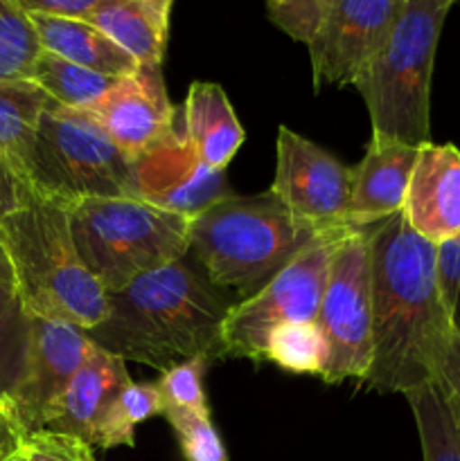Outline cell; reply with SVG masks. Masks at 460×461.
<instances>
[{
  "mask_svg": "<svg viewBox=\"0 0 460 461\" xmlns=\"http://www.w3.org/2000/svg\"><path fill=\"white\" fill-rule=\"evenodd\" d=\"M93 347L75 324L25 315L21 358L5 394L27 435L39 430L50 405L70 385Z\"/></svg>",
  "mask_w": 460,
  "mask_h": 461,
  "instance_id": "11",
  "label": "cell"
},
{
  "mask_svg": "<svg viewBox=\"0 0 460 461\" xmlns=\"http://www.w3.org/2000/svg\"><path fill=\"white\" fill-rule=\"evenodd\" d=\"M325 358L327 349L316 322L280 324L271 329L262 356V360L275 363L287 372L311 374V376H323Z\"/></svg>",
  "mask_w": 460,
  "mask_h": 461,
  "instance_id": "26",
  "label": "cell"
},
{
  "mask_svg": "<svg viewBox=\"0 0 460 461\" xmlns=\"http://www.w3.org/2000/svg\"><path fill=\"white\" fill-rule=\"evenodd\" d=\"M458 0H406L397 25L354 79L368 106L373 140L422 147L431 142V77L437 43Z\"/></svg>",
  "mask_w": 460,
  "mask_h": 461,
  "instance_id": "4",
  "label": "cell"
},
{
  "mask_svg": "<svg viewBox=\"0 0 460 461\" xmlns=\"http://www.w3.org/2000/svg\"><path fill=\"white\" fill-rule=\"evenodd\" d=\"M131 171L138 198L179 214L197 216L233 196L224 171L203 165L185 140L180 111L176 129L156 147L131 160Z\"/></svg>",
  "mask_w": 460,
  "mask_h": 461,
  "instance_id": "13",
  "label": "cell"
},
{
  "mask_svg": "<svg viewBox=\"0 0 460 461\" xmlns=\"http://www.w3.org/2000/svg\"><path fill=\"white\" fill-rule=\"evenodd\" d=\"M7 257H5V250H3V243H0V268H7Z\"/></svg>",
  "mask_w": 460,
  "mask_h": 461,
  "instance_id": "39",
  "label": "cell"
},
{
  "mask_svg": "<svg viewBox=\"0 0 460 461\" xmlns=\"http://www.w3.org/2000/svg\"><path fill=\"white\" fill-rule=\"evenodd\" d=\"M41 52L30 14L16 0H0V81L30 79Z\"/></svg>",
  "mask_w": 460,
  "mask_h": 461,
  "instance_id": "25",
  "label": "cell"
},
{
  "mask_svg": "<svg viewBox=\"0 0 460 461\" xmlns=\"http://www.w3.org/2000/svg\"><path fill=\"white\" fill-rule=\"evenodd\" d=\"M27 14L88 21L99 0H16Z\"/></svg>",
  "mask_w": 460,
  "mask_h": 461,
  "instance_id": "34",
  "label": "cell"
},
{
  "mask_svg": "<svg viewBox=\"0 0 460 461\" xmlns=\"http://www.w3.org/2000/svg\"><path fill=\"white\" fill-rule=\"evenodd\" d=\"M401 214L436 246L460 237V151L454 144L419 147Z\"/></svg>",
  "mask_w": 460,
  "mask_h": 461,
  "instance_id": "15",
  "label": "cell"
},
{
  "mask_svg": "<svg viewBox=\"0 0 460 461\" xmlns=\"http://www.w3.org/2000/svg\"><path fill=\"white\" fill-rule=\"evenodd\" d=\"M162 417L174 428L185 461H228V453L210 419V410L167 408Z\"/></svg>",
  "mask_w": 460,
  "mask_h": 461,
  "instance_id": "27",
  "label": "cell"
},
{
  "mask_svg": "<svg viewBox=\"0 0 460 461\" xmlns=\"http://www.w3.org/2000/svg\"><path fill=\"white\" fill-rule=\"evenodd\" d=\"M129 381L124 360L95 345L70 385L50 405L39 430L77 437L93 448L104 410Z\"/></svg>",
  "mask_w": 460,
  "mask_h": 461,
  "instance_id": "16",
  "label": "cell"
},
{
  "mask_svg": "<svg viewBox=\"0 0 460 461\" xmlns=\"http://www.w3.org/2000/svg\"><path fill=\"white\" fill-rule=\"evenodd\" d=\"M406 0H334L311 39L314 86H352L397 25Z\"/></svg>",
  "mask_w": 460,
  "mask_h": 461,
  "instance_id": "12",
  "label": "cell"
},
{
  "mask_svg": "<svg viewBox=\"0 0 460 461\" xmlns=\"http://www.w3.org/2000/svg\"><path fill=\"white\" fill-rule=\"evenodd\" d=\"M347 230L350 228L318 232L264 286L257 288L242 304L230 306L221 327L224 356L262 363L271 329L280 324L316 322L327 284L329 261Z\"/></svg>",
  "mask_w": 460,
  "mask_h": 461,
  "instance_id": "8",
  "label": "cell"
},
{
  "mask_svg": "<svg viewBox=\"0 0 460 461\" xmlns=\"http://www.w3.org/2000/svg\"><path fill=\"white\" fill-rule=\"evenodd\" d=\"M212 360L207 358H192L162 372L156 385L165 410H210L206 401V390H203V376H206V369Z\"/></svg>",
  "mask_w": 460,
  "mask_h": 461,
  "instance_id": "29",
  "label": "cell"
},
{
  "mask_svg": "<svg viewBox=\"0 0 460 461\" xmlns=\"http://www.w3.org/2000/svg\"><path fill=\"white\" fill-rule=\"evenodd\" d=\"M70 205L32 192L0 230L14 291L25 315L95 329L108 313V295L77 252Z\"/></svg>",
  "mask_w": 460,
  "mask_h": 461,
  "instance_id": "3",
  "label": "cell"
},
{
  "mask_svg": "<svg viewBox=\"0 0 460 461\" xmlns=\"http://www.w3.org/2000/svg\"><path fill=\"white\" fill-rule=\"evenodd\" d=\"M140 5L149 9L156 18H161L165 25H170V16H171V7H174V0H138Z\"/></svg>",
  "mask_w": 460,
  "mask_h": 461,
  "instance_id": "37",
  "label": "cell"
},
{
  "mask_svg": "<svg viewBox=\"0 0 460 461\" xmlns=\"http://www.w3.org/2000/svg\"><path fill=\"white\" fill-rule=\"evenodd\" d=\"M23 338H25V313L21 309L16 291H14L12 273L7 268H0V383L5 390V372L3 358L7 365V387L16 372L18 358H21ZM7 392V390H5Z\"/></svg>",
  "mask_w": 460,
  "mask_h": 461,
  "instance_id": "28",
  "label": "cell"
},
{
  "mask_svg": "<svg viewBox=\"0 0 460 461\" xmlns=\"http://www.w3.org/2000/svg\"><path fill=\"white\" fill-rule=\"evenodd\" d=\"M41 45L45 52H52L66 61L108 77H129L140 68V63L129 52L113 43L93 23L77 18H57L30 14Z\"/></svg>",
  "mask_w": 460,
  "mask_h": 461,
  "instance_id": "19",
  "label": "cell"
},
{
  "mask_svg": "<svg viewBox=\"0 0 460 461\" xmlns=\"http://www.w3.org/2000/svg\"><path fill=\"white\" fill-rule=\"evenodd\" d=\"M77 252L99 286L117 293L189 252L192 216L143 198H84L68 212Z\"/></svg>",
  "mask_w": 460,
  "mask_h": 461,
  "instance_id": "6",
  "label": "cell"
},
{
  "mask_svg": "<svg viewBox=\"0 0 460 461\" xmlns=\"http://www.w3.org/2000/svg\"><path fill=\"white\" fill-rule=\"evenodd\" d=\"M88 111L129 160L162 142L179 122L161 66H140L133 75L120 77Z\"/></svg>",
  "mask_w": 460,
  "mask_h": 461,
  "instance_id": "14",
  "label": "cell"
},
{
  "mask_svg": "<svg viewBox=\"0 0 460 461\" xmlns=\"http://www.w3.org/2000/svg\"><path fill=\"white\" fill-rule=\"evenodd\" d=\"M445 392V390H442ZM445 399H446V403H449V410H451V417H454V426H455V435H458V444H460V405L455 403L454 399H451V396H446L445 394Z\"/></svg>",
  "mask_w": 460,
  "mask_h": 461,
  "instance_id": "38",
  "label": "cell"
},
{
  "mask_svg": "<svg viewBox=\"0 0 460 461\" xmlns=\"http://www.w3.org/2000/svg\"><path fill=\"white\" fill-rule=\"evenodd\" d=\"M436 270L445 309L455 331H460V237L437 246Z\"/></svg>",
  "mask_w": 460,
  "mask_h": 461,
  "instance_id": "32",
  "label": "cell"
},
{
  "mask_svg": "<svg viewBox=\"0 0 460 461\" xmlns=\"http://www.w3.org/2000/svg\"><path fill=\"white\" fill-rule=\"evenodd\" d=\"M165 403L156 383L129 381L104 410L95 430L93 448H133L135 428L152 417H162Z\"/></svg>",
  "mask_w": 460,
  "mask_h": 461,
  "instance_id": "22",
  "label": "cell"
},
{
  "mask_svg": "<svg viewBox=\"0 0 460 461\" xmlns=\"http://www.w3.org/2000/svg\"><path fill=\"white\" fill-rule=\"evenodd\" d=\"M14 461H23V455H21V457H16V459H14Z\"/></svg>",
  "mask_w": 460,
  "mask_h": 461,
  "instance_id": "41",
  "label": "cell"
},
{
  "mask_svg": "<svg viewBox=\"0 0 460 461\" xmlns=\"http://www.w3.org/2000/svg\"><path fill=\"white\" fill-rule=\"evenodd\" d=\"M23 461H95L86 441L59 432H30L23 448Z\"/></svg>",
  "mask_w": 460,
  "mask_h": 461,
  "instance_id": "31",
  "label": "cell"
},
{
  "mask_svg": "<svg viewBox=\"0 0 460 461\" xmlns=\"http://www.w3.org/2000/svg\"><path fill=\"white\" fill-rule=\"evenodd\" d=\"M30 189L57 201L138 198L131 160L90 111L52 104L36 131Z\"/></svg>",
  "mask_w": 460,
  "mask_h": 461,
  "instance_id": "7",
  "label": "cell"
},
{
  "mask_svg": "<svg viewBox=\"0 0 460 461\" xmlns=\"http://www.w3.org/2000/svg\"><path fill=\"white\" fill-rule=\"evenodd\" d=\"M179 111L183 135L198 160L210 169L225 171L244 144V129L224 88L212 81H194Z\"/></svg>",
  "mask_w": 460,
  "mask_h": 461,
  "instance_id": "18",
  "label": "cell"
},
{
  "mask_svg": "<svg viewBox=\"0 0 460 461\" xmlns=\"http://www.w3.org/2000/svg\"><path fill=\"white\" fill-rule=\"evenodd\" d=\"M27 430L23 428L12 401L5 394V399L0 401V461H14L21 457Z\"/></svg>",
  "mask_w": 460,
  "mask_h": 461,
  "instance_id": "33",
  "label": "cell"
},
{
  "mask_svg": "<svg viewBox=\"0 0 460 461\" xmlns=\"http://www.w3.org/2000/svg\"><path fill=\"white\" fill-rule=\"evenodd\" d=\"M436 243L401 212L370 225L373 365L365 383L409 394L437 383L454 333L436 270Z\"/></svg>",
  "mask_w": 460,
  "mask_h": 461,
  "instance_id": "1",
  "label": "cell"
},
{
  "mask_svg": "<svg viewBox=\"0 0 460 461\" xmlns=\"http://www.w3.org/2000/svg\"><path fill=\"white\" fill-rule=\"evenodd\" d=\"M404 396L415 417L424 461H460L454 417L440 383H428Z\"/></svg>",
  "mask_w": 460,
  "mask_h": 461,
  "instance_id": "24",
  "label": "cell"
},
{
  "mask_svg": "<svg viewBox=\"0 0 460 461\" xmlns=\"http://www.w3.org/2000/svg\"><path fill=\"white\" fill-rule=\"evenodd\" d=\"M52 104L32 79L0 81V156L27 187L39 122Z\"/></svg>",
  "mask_w": 460,
  "mask_h": 461,
  "instance_id": "20",
  "label": "cell"
},
{
  "mask_svg": "<svg viewBox=\"0 0 460 461\" xmlns=\"http://www.w3.org/2000/svg\"><path fill=\"white\" fill-rule=\"evenodd\" d=\"M316 327L325 340L323 381L365 383L373 365V291H370V225L350 228L329 261L327 284Z\"/></svg>",
  "mask_w": 460,
  "mask_h": 461,
  "instance_id": "9",
  "label": "cell"
},
{
  "mask_svg": "<svg viewBox=\"0 0 460 461\" xmlns=\"http://www.w3.org/2000/svg\"><path fill=\"white\" fill-rule=\"evenodd\" d=\"M318 232L291 216L273 192L228 196L192 216L189 250L216 288H262Z\"/></svg>",
  "mask_w": 460,
  "mask_h": 461,
  "instance_id": "5",
  "label": "cell"
},
{
  "mask_svg": "<svg viewBox=\"0 0 460 461\" xmlns=\"http://www.w3.org/2000/svg\"><path fill=\"white\" fill-rule=\"evenodd\" d=\"M5 399V390H3V383H0V401Z\"/></svg>",
  "mask_w": 460,
  "mask_h": 461,
  "instance_id": "40",
  "label": "cell"
},
{
  "mask_svg": "<svg viewBox=\"0 0 460 461\" xmlns=\"http://www.w3.org/2000/svg\"><path fill=\"white\" fill-rule=\"evenodd\" d=\"M334 0H266L269 21L298 43L309 45Z\"/></svg>",
  "mask_w": 460,
  "mask_h": 461,
  "instance_id": "30",
  "label": "cell"
},
{
  "mask_svg": "<svg viewBox=\"0 0 460 461\" xmlns=\"http://www.w3.org/2000/svg\"><path fill=\"white\" fill-rule=\"evenodd\" d=\"M106 295V318L86 336L124 363L165 372L192 358H225L221 327L233 304L183 259Z\"/></svg>",
  "mask_w": 460,
  "mask_h": 461,
  "instance_id": "2",
  "label": "cell"
},
{
  "mask_svg": "<svg viewBox=\"0 0 460 461\" xmlns=\"http://www.w3.org/2000/svg\"><path fill=\"white\" fill-rule=\"evenodd\" d=\"M437 383L445 390V394L460 405V331H455V329L449 338V347H446L445 360H442Z\"/></svg>",
  "mask_w": 460,
  "mask_h": 461,
  "instance_id": "36",
  "label": "cell"
},
{
  "mask_svg": "<svg viewBox=\"0 0 460 461\" xmlns=\"http://www.w3.org/2000/svg\"><path fill=\"white\" fill-rule=\"evenodd\" d=\"M32 189L14 174L12 167L0 156V230L12 214H16L30 198Z\"/></svg>",
  "mask_w": 460,
  "mask_h": 461,
  "instance_id": "35",
  "label": "cell"
},
{
  "mask_svg": "<svg viewBox=\"0 0 460 461\" xmlns=\"http://www.w3.org/2000/svg\"><path fill=\"white\" fill-rule=\"evenodd\" d=\"M352 167L325 151L296 131L280 126L278 167L271 192L287 205L291 216L314 232L347 225Z\"/></svg>",
  "mask_w": 460,
  "mask_h": 461,
  "instance_id": "10",
  "label": "cell"
},
{
  "mask_svg": "<svg viewBox=\"0 0 460 461\" xmlns=\"http://www.w3.org/2000/svg\"><path fill=\"white\" fill-rule=\"evenodd\" d=\"M88 23L129 52L140 66H162L170 25L138 0H99Z\"/></svg>",
  "mask_w": 460,
  "mask_h": 461,
  "instance_id": "21",
  "label": "cell"
},
{
  "mask_svg": "<svg viewBox=\"0 0 460 461\" xmlns=\"http://www.w3.org/2000/svg\"><path fill=\"white\" fill-rule=\"evenodd\" d=\"M30 79L59 106L88 111L108 93L117 77L99 75L43 50Z\"/></svg>",
  "mask_w": 460,
  "mask_h": 461,
  "instance_id": "23",
  "label": "cell"
},
{
  "mask_svg": "<svg viewBox=\"0 0 460 461\" xmlns=\"http://www.w3.org/2000/svg\"><path fill=\"white\" fill-rule=\"evenodd\" d=\"M418 151L419 147L404 142L370 140L363 160L352 169L354 178L347 205L350 228H365L401 212Z\"/></svg>",
  "mask_w": 460,
  "mask_h": 461,
  "instance_id": "17",
  "label": "cell"
}]
</instances>
